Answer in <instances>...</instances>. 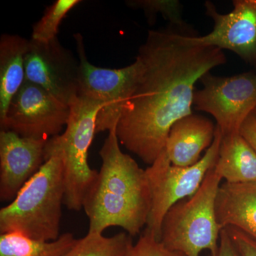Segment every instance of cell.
<instances>
[{
	"label": "cell",
	"instance_id": "6da1fadb",
	"mask_svg": "<svg viewBox=\"0 0 256 256\" xmlns=\"http://www.w3.org/2000/svg\"><path fill=\"white\" fill-rule=\"evenodd\" d=\"M188 28L150 30L136 58L140 70L122 110L116 134L130 152L150 166L164 150L173 124L192 114L195 84L223 65V50L197 44Z\"/></svg>",
	"mask_w": 256,
	"mask_h": 256
},
{
	"label": "cell",
	"instance_id": "7a4b0ae2",
	"mask_svg": "<svg viewBox=\"0 0 256 256\" xmlns=\"http://www.w3.org/2000/svg\"><path fill=\"white\" fill-rule=\"evenodd\" d=\"M116 128L101 148L102 166L88 191L82 208L89 233L102 234L111 226L124 228L132 237L146 226L151 196L146 170L121 150Z\"/></svg>",
	"mask_w": 256,
	"mask_h": 256
},
{
	"label": "cell",
	"instance_id": "3957f363",
	"mask_svg": "<svg viewBox=\"0 0 256 256\" xmlns=\"http://www.w3.org/2000/svg\"><path fill=\"white\" fill-rule=\"evenodd\" d=\"M65 184L63 162L53 156L0 210V233H18L41 242L60 238Z\"/></svg>",
	"mask_w": 256,
	"mask_h": 256
},
{
	"label": "cell",
	"instance_id": "277c9868",
	"mask_svg": "<svg viewBox=\"0 0 256 256\" xmlns=\"http://www.w3.org/2000/svg\"><path fill=\"white\" fill-rule=\"evenodd\" d=\"M69 106L70 116L65 132L48 140L44 160L57 156L63 162L64 204L69 210H80L98 173L89 166L88 158L96 134L98 114L105 105L95 99L77 96Z\"/></svg>",
	"mask_w": 256,
	"mask_h": 256
},
{
	"label": "cell",
	"instance_id": "5b68a950",
	"mask_svg": "<svg viewBox=\"0 0 256 256\" xmlns=\"http://www.w3.org/2000/svg\"><path fill=\"white\" fill-rule=\"evenodd\" d=\"M222 178L215 165L193 196L175 204L162 224L160 242L185 256L218 252L222 228L217 222L216 202Z\"/></svg>",
	"mask_w": 256,
	"mask_h": 256
},
{
	"label": "cell",
	"instance_id": "8992f818",
	"mask_svg": "<svg viewBox=\"0 0 256 256\" xmlns=\"http://www.w3.org/2000/svg\"><path fill=\"white\" fill-rule=\"evenodd\" d=\"M222 140V133L216 127L212 146L201 160L192 166L182 168L172 164L164 150L146 170L151 196L146 228L158 240H160L162 224L168 210L178 202L193 196L216 163Z\"/></svg>",
	"mask_w": 256,
	"mask_h": 256
},
{
	"label": "cell",
	"instance_id": "52a82bcc",
	"mask_svg": "<svg viewBox=\"0 0 256 256\" xmlns=\"http://www.w3.org/2000/svg\"><path fill=\"white\" fill-rule=\"evenodd\" d=\"M78 55V96L90 98L104 104L98 114L96 134L117 127L122 110L134 92L140 64L134 63L118 69L100 68L88 60L80 34L74 35Z\"/></svg>",
	"mask_w": 256,
	"mask_h": 256
},
{
	"label": "cell",
	"instance_id": "ba28073f",
	"mask_svg": "<svg viewBox=\"0 0 256 256\" xmlns=\"http://www.w3.org/2000/svg\"><path fill=\"white\" fill-rule=\"evenodd\" d=\"M200 82L203 87L194 92V108L214 118L222 137L240 133L256 108V74L218 76L210 72Z\"/></svg>",
	"mask_w": 256,
	"mask_h": 256
},
{
	"label": "cell",
	"instance_id": "9c48e42d",
	"mask_svg": "<svg viewBox=\"0 0 256 256\" xmlns=\"http://www.w3.org/2000/svg\"><path fill=\"white\" fill-rule=\"evenodd\" d=\"M69 116L70 106L42 87L24 80L0 121V128L24 138L48 140L60 134Z\"/></svg>",
	"mask_w": 256,
	"mask_h": 256
},
{
	"label": "cell",
	"instance_id": "30bf717a",
	"mask_svg": "<svg viewBox=\"0 0 256 256\" xmlns=\"http://www.w3.org/2000/svg\"><path fill=\"white\" fill-rule=\"evenodd\" d=\"M78 66L73 53L57 37L48 42L30 40L25 56V80L69 106L78 96Z\"/></svg>",
	"mask_w": 256,
	"mask_h": 256
},
{
	"label": "cell",
	"instance_id": "8fae6325",
	"mask_svg": "<svg viewBox=\"0 0 256 256\" xmlns=\"http://www.w3.org/2000/svg\"><path fill=\"white\" fill-rule=\"evenodd\" d=\"M234 9L220 14L213 2L206 1V14L214 22L212 31L193 36L197 44L233 52L256 67V0H234Z\"/></svg>",
	"mask_w": 256,
	"mask_h": 256
},
{
	"label": "cell",
	"instance_id": "7c38bea8",
	"mask_svg": "<svg viewBox=\"0 0 256 256\" xmlns=\"http://www.w3.org/2000/svg\"><path fill=\"white\" fill-rule=\"evenodd\" d=\"M48 140L24 138L12 131L0 132V200L12 201L44 164Z\"/></svg>",
	"mask_w": 256,
	"mask_h": 256
},
{
	"label": "cell",
	"instance_id": "4fadbf2b",
	"mask_svg": "<svg viewBox=\"0 0 256 256\" xmlns=\"http://www.w3.org/2000/svg\"><path fill=\"white\" fill-rule=\"evenodd\" d=\"M216 128L210 120L191 114L176 121L166 139L165 151L172 164L188 168L201 160L215 138Z\"/></svg>",
	"mask_w": 256,
	"mask_h": 256
},
{
	"label": "cell",
	"instance_id": "5bb4252c",
	"mask_svg": "<svg viewBox=\"0 0 256 256\" xmlns=\"http://www.w3.org/2000/svg\"><path fill=\"white\" fill-rule=\"evenodd\" d=\"M216 213L220 228L234 227L256 240V182L220 184Z\"/></svg>",
	"mask_w": 256,
	"mask_h": 256
},
{
	"label": "cell",
	"instance_id": "9a60e30c",
	"mask_svg": "<svg viewBox=\"0 0 256 256\" xmlns=\"http://www.w3.org/2000/svg\"><path fill=\"white\" fill-rule=\"evenodd\" d=\"M30 40L16 34L0 37V121L25 80V56Z\"/></svg>",
	"mask_w": 256,
	"mask_h": 256
},
{
	"label": "cell",
	"instance_id": "2e32d148",
	"mask_svg": "<svg viewBox=\"0 0 256 256\" xmlns=\"http://www.w3.org/2000/svg\"><path fill=\"white\" fill-rule=\"evenodd\" d=\"M215 168L225 182H255L256 152L240 133L222 137Z\"/></svg>",
	"mask_w": 256,
	"mask_h": 256
},
{
	"label": "cell",
	"instance_id": "e0dca14e",
	"mask_svg": "<svg viewBox=\"0 0 256 256\" xmlns=\"http://www.w3.org/2000/svg\"><path fill=\"white\" fill-rule=\"evenodd\" d=\"M77 239L70 233L52 242H41L18 233L2 234L0 256H63Z\"/></svg>",
	"mask_w": 256,
	"mask_h": 256
},
{
	"label": "cell",
	"instance_id": "ac0fdd59",
	"mask_svg": "<svg viewBox=\"0 0 256 256\" xmlns=\"http://www.w3.org/2000/svg\"><path fill=\"white\" fill-rule=\"evenodd\" d=\"M132 245V237L126 232L110 237L88 232L63 256H126Z\"/></svg>",
	"mask_w": 256,
	"mask_h": 256
},
{
	"label": "cell",
	"instance_id": "d6986e66",
	"mask_svg": "<svg viewBox=\"0 0 256 256\" xmlns=\"http://www.w3.org/2000/svg\"><path fill=\"white\" fill-rule=\"evenodd\" d=\"M80 0H56L45 10L40 21L33 26L31 40L38 42H48L57 37L58 28L64 18Z\"/></svg>",
	"mask_w": 256,
	"mask_h": 256
},
{
	"label": "cell",
	"instance_id": "ffe728a7",
	"mask_svg": "<svg viewBox=\"0 0 256 256\" xmlns=\"http://www.w3.org/2000/svg\"><path fill=\"white\" fill-rule=\"evenodd\" d=\"M128 4L134 9L142 10L150 20L160 13L170 25L178 28H188L182 18V5L178 0H134L128 1Z\"/></svg>",
	"mask_w": 256,
	"mask_h": 256
},
{
	"label": "cell",
	"instance_id": "44dd1931",
	"mask_svg": "<svg viewBox=\"0 0 256 256\" xmlns=\"http://www.w3.org/2000/svg\"><path fill=\"white\" fill-rule=\"evenodd\" d=\"M126 256H185L170 250L146 228L136 244H133Z\"/></svg>",
	"mask_w": 256,
	"mask_h": 256
},
{
	"label": "cell",
	"instance_id": "7402d4cb",
	"mask_svg": "<svg viewBox=\"0 0 256 256\" xmlns=\"http://www.w3.org/2000/svg\"><path fill=\"white\" fill-rule=\"evenodd\" d=\"M225 229L240 256H256V239L234 227H226Z\"/></svg>",
	"mask_w": 256,
	"mask_h": 256
},
{
	"label": "cell",
	"instance_id": "603a6c76",
	"mask_svg": "<svg viewBox=\"0 0 256 256\" xmlns=\"http://www.w3.org/2000/svg\"><path fill=\"white\" fill-rule=\"evenodd\" d=\"M207 256H240L234 245L233 240L225 228L222 229L220 232V245L218 252L216 255L208 254Z\"/></svg>",
	"mask_w": 256,
	"mask_h": 256
},
{
	"label": "cell",
	"instance_id": "cb8c5ba5",
	"mask_svg": "<svg viewBox=\"0 0 256 256\" xmlns=\"http://www.w3.org/2000/svg\"><path fill=\"white\" fill-rule=\"evenodd\" d=\"M240 133L256 152V118L250 114L242 124Z\"/></svg>",
	"mask_w": 256,
	"mask_h": 256
},
{
	"label": "cell",
	"instance_id": "d4e9b609",
	"mask_svg": "<svg viewBox=\"0 0 256 256\" xmlns=\"http://www.w3.org/2000/svg\"><path fill=\"white\" fill-rule=\"evenodd\" d=\"M252 114H254V116H255V118H256V110H254V112H252Z\"/></svg>",
	"mask_w": 256,
	"mask_h": 256
}]
</instances>
